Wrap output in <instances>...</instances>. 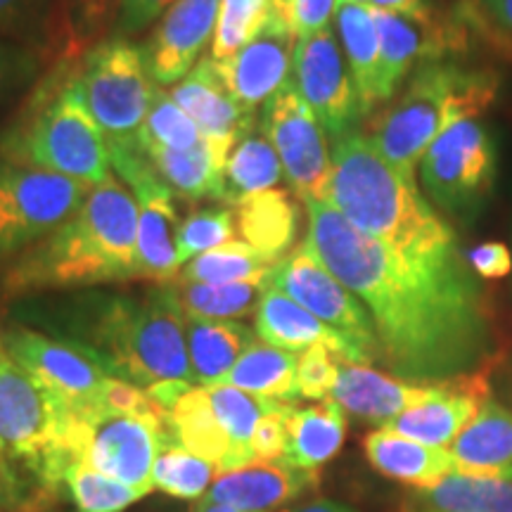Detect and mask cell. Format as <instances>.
<instances>
[{
	"instance_id": "obj_1",
	"label": "cell",
	"mask_w": 512,
	"mask_h": 512,
	"mask_svg": "<svg viewBox=\"0 0 512 512\" xmlns=\"http://www.w3.org/2000/svg\"><path fill=\"white\" fill-rule=\"evenodd\" d=\"M306 214L304 245L361 299L380 358L403 380L489 370L491 311L458 245L408 252L361 233L328 202H306Z\"/></svg>"
},
{
	"instance_id": "obj_2",
	"label": "cell",
	"mask_w": 512,
	"mask_h": 512,
	"mask_svg": "<svg viewBox=\"0 0 512 512\" xmlns=\"http://www.w3.org/2000/svg\"><path fill=\"white\" fill-rule=\"evenodd\" d=\"M138 278V202L117 178L93 185L81 209L15 256L5 294H29Z\"/></svg>"
},
{
	"instance_id": "obj_3",
	"label": "cell",
	"mask_w": 512,
	"mask_h": 512,
	"mask_svg": "<svg viewBox=\"0 0 512 512\" xmlns=\"http://www.w3.org/2000/svg\"><path fill=\"white\" fill-rule=\"evenodd\" d=\"M332 143L328 204L351 226L408 252L458 245L453 228L422 195L415 176L389 164L366 133L351 131Z\"/></svg>"
},
{
	"instance_id": "obj_4",
	"label": "cell",
	"mask_w": 512,
	"mask_h": 512,
	"mask_svg": "<svg viewBox=\"0 0 512 512\" xmlns=\"http://www.w3.org/2000/svg\"><path fill=\"white\" fill-rule=\"evenodd\" d=\"M83 344L100 358L107 373L150 389L162 382H190L192 366L185 337V313L171 285L143 297H95L79 313Z\"/></svg>"
},
{
	"instance_id": "obj_5",
	"label": "cell",
	"mask_w": 512,
	"mask_h": 512,
	"mask_svg": "<svg viewBox=\"0 0 512 512\" xmlns=\"http://www.w3.org/2000/svg\"><path fill=\"white\" fill-rule=\"evenodd\" d=\"M501 93V76L486 67L430 62L415 69L392 105L373 114L366 136L389 164L415 176L425 152L441 133L477 119Z\"/></svg>"
},
{
	"instance_id": "obj_6",
	"label": "cell",
	"mask_w": 512,
	"mask_h": 512,
	"mask_svg": "<svg viewBox=\"0 0 512 512\" xmlns=\"http://www.w3.org/2000/svg\"><path fill=\"white\" fill-rule=\"evenodd\" d=\"M0 150L10 162L55 171L91 188L112 176L107 140L88 110L76 69L38 88Z\"/></svg>"
},
{
	"instance_id": "obj_7",
	"label": "cell",
	"mask_w": 512,
	"mask_h": 512,
	"mask_svg": "<svg viewBox=\"0 0 512 512\" xmlns=\"http://www.w3.org/2000/svg\"><path fill=\"white\" fill-rule=\"evenodd\" d=\"M67 408L8 354L0 339V460L12 479L34 477L46 489L62 484Z\"/></svg>"
},
{
	"instance_id": "obj_8",
	"label": "cell",
	"mask_w": 512,
	"mask_h": 512,
	"mask_svg": "<svg viewBox=\"0 0 512 512\" xmlns=\"http://www.w3.org/2000/svg\"><path fill=\"white\" fill-rule=\"evenodd\" d=\"M171 439L174 434L164 408L133 413L98 403L67 413L64 451L69 463L93 467L147 496L155 491L152 467L162 446Z\"/></svg>"
},
{
	"instance_id": "obj_9",
	"label": "cell",
	"mask_w": 512,
	"mask_h": 512,
	"mask_svg": "<svg viewBox=\"0 0 512 512\" xmlns=\"http://www.w3.org/2000/svg\"><path fill=\"white\" fill-rule=\"evenodd\" d=\"M76 74L88 110L107 140V150H143L140 131L155 86L140 48L126 38H107L86 50Z\"/></svg>"
},
{
	"instance_id": "obj_10",
	"label": "cell",
	"mask_w": 512,
	"mask_h": 512,
	"mask_svg": "<svg viewBox=\"0 0 512 512\" xmlns=\"http://www.w3.org/2000/svg\"><path fill=\"white\" fill-rule=\"evenodd\" d=\"M427 200L453 219L472 223L482 214L498 178V145L479 119L451 126L420 162Z\"/></svg>"
},
{
	"instance_id": "obj_11",
	"label": "cell",
	"mask_w": 512,
	"mask_h": 512,
	"mask_svg": "<svg viewBox=\"0 0 512 512\" xmlns=\"http://www.w3.org/2000/svg\"><path fill=\"white\" fill-rule=\"evenodd\" d=\"M91 185L0 159V256L22 254L67 223L86 202Z\"/></svg>"
},
{
	"instance_id": "obj_12",
	"label": "cell",
	"mask_w": 512,
	"mask_h": 512,
	"mask_svg": "<svg viewBox=\"0 0 512 512\" xmlns=\"http://www.w3.org/2000/svg\"><path fill=\"white\" fill-rule=\"evenodd\" d=\"M261 131L278 152L283 174L302 202H328L332 157L328 133L306 105L292 79L264 102Z\"/></svg>"
},
{
	"instance_id": "obj_13",
	"label": "cell",
	"mask_w": 512,
	"mask_h": 512,
	"mask_svg": "<svg viewBox=\"0 0 512 512\" xmlns=\"http://www.w3.org/2000/svg\"><path fill=\"white\" fill-rule=\"evenodd\" d=\"M8 354L43 384L67 411L98 406L105 399L112 375L100 358L76 339H55L24 325L0 328Z\"/></svg>"
},
{
	"instance_id": "obj_14",
	"label": "cell",
	"mask_w": 512,
	"mask_h": 512,
	"mask_svg": "<svg viewBox=\"0 0 512 512\" xmlns=\"http://www.w3.org/2000/svg\"><path fill=\"white\" fill-rule=\"evenodd\" d=\"M268 285L285 292L318 320L347 337L370 361L380 358V344L368 309L306 245L292 249L275 266Z\"/></svg>"
},
{
	"instance_id": "obj_15",
	"label": "cell",
	"mask_w": 512,
	"mask_h": 512,
	"mask_svg": "<svg viewBox=\"0 0 512 512\" xmlns=\"http://www.w3.org/2000/svg\"><path fill=\"white\" fill-rule=\"evenodd\" d=\"M110 162L138 202V278L171 283L178 264V211L174 192L166 188L145 150H110Z\"/></svg>"
},
{
	"instance_id": "obj_16",
	"label": "cell",
	"mask_w": 512,
	"mask_h": 512,
	"mask_svg": "<svg viewBox=\"0 0 512 512\" xmlns=\"http://www.w3.org/2000/svg\"><path fill=\"white\" fill-rule=\"evenodd\" d=\"M375 27L380 36V69H377V100L380 107L394 98L408 74L422 64L444 62L448 55L465 53L467 34L456 22L425 12L375 10Z\"/></svg>"
},
{
	"instance_id": "obj_17",
	"label": "cell",
	"mask_w": 512,
	"mask_h": 512,
	"mask_svg": "<svg viewBox=\"0 0 512 512\" xmlns=\"http://www.w3.org/2000/svg\"><path fill=\"white\" fill-rule=\"evenodd\" d=\"M292 83L332 140L356 131L361 119L356 88L332 29L299 38Z\"/></svg>"
},
{
	"instance_id": "obj_18",
	"label": "cell",
	"mask_w": 512,
	"mask_h": 512,
	"mask_svg": "<svg viewBox=\"0 0 512 512\" xmlns=\"http://www.w3.org/2000/svg\"><path fill=\"white\" fill-rule=\"evenodd\" d=\"M297 31L278 10L268 12L266 22L252 41L226 62H214L226 91L247 112H256L261 102L290 81V69L297 48Z\"/></svg>"
},
{
	"instance_id": "obj_19",
	"label": "cell",
	"mask_w": 512,
	"mask_h": 512,
	"mask_svg": "<svg viewBox=\"0 0 512 512\" xmlns=\"http://www.w3.org/2000/svg\"><path fill=\"white\" fill-rule=\"evenodd\" d=\"M221 0H176L157 24L140 53L155 86L183 81L197 57L214 41Z\"/></svg>"
},
{
	"instance_id": "obj_20",
	"label": "cell",
	"mask_w": 512,
	"mask_h": 512,
	"mask_svg": "<svg viewBox=\"0 0 512 512\" xmlns=\"http://www.w3.org/2000/svg\"><path fill=\"white\" fill-rule=\"evenodd\" d=\"M489 399V370L448 377L441 382V392L432 401L396 415L382 427L418 441V444L448 448L453 439L475 420V415L482 411V406Z\"/></svg>"
},
{
	"instance_id": "obj_21",
	"label": "cell",
	"mask_w": 512,
	"mask_h": 512,
	"mask_svg": "<svg viewBox=\"0 0 512 512\" xmlns=\"http://www.w3.org/2000/svg\"><path fill=\"white\" fill-rule=\"evenodd\" d=\"M171 98L195 121L202 138L226 157L254 128V114L242 110L226 91L211 57H204L183 81L171 88Z\"/></svg>"
},
{
	"instance_id": "obj_22",
	"label": "cell",
	"mask_w": 512,
	"mask_h": 512,
	"mask_svg": "<svg viewBox=\"0 0 512 512\" xmlns=\"http://www.w3.org/2000/svg\"><path fill=\"white\" fill-rule=\"evenodd\" d=\"M441 382L403 380L368 366L342 361L330 399L356 418L384 425L396 415L432 401L441 392Z\"/></svg>"
},
{
	"instance_id": "obj_23",
	"label": "cell",
	"mask_w": 512,
	"mask_h": 512,
	"mask_svg": "<svg viewBox=\"0 0 512 512\" xmlns=\"http://www.w3.org/2000/svg\"><path fill=\"white\" fill-rule=\"evenodd\" d=\"M254 332L261 342L292 351V354L297 351L302 354L311 347H328L344 363H358V366L373 363L347 337L339 335L337 330H332L330 325H325L323 320H318L304 306L271 285L266 287L259 309L254 313Z\"/></svg>"
},
{
	"instance_id": "obj_24",
	"label": "cell",
	"mask_w": 512,
	"mask_h": 512,
	"mask_svg": "<svg viewBox=\"0 0 512 512\" xmlns=\"http://www.w3.org/2000/svg\"><path fill=\"white\" fill-rule=\"evenodd\" d=\"M316 484V472H304L280 460H254L245 467L221 472L200 501L247 512H268L294 501Z\"/></svg>"
},
{
	"instance_id": "obj_25",
	"label": "cell",
	"mask_w": 512,
	"mask_h": 512,
	"mask_svg": "<svg viewBox=\"0 0 512 512\" xmlns=\"http://www.w3.org/2000/svg\"><path fill=\"white\" fill-rule=\"evenodd\" d=\"M0 38L34 50L43 62L79 57L69 0H0Z\"/></svg>"
},
{
	"instance_id": "obj_26",
	"label": "cell",
	"mask_w": 512,
	"mask_h": 512,
	"mask_svg": "<svg viewBox=\"0 0 512 512\" xmlns=\"http://www.w3.org/2000/svg\"><path fill=\"white\" fill-rule=\"evenodd\" d=\"M458 475L512 479V411L489 399L448 446Z\"/></svg>"
},
{
	"instance_id": "obj_27",
	"label": "cell",
	"mask_w": 512,
	"mask_h": 512,
	"mask_svg": "<svg viewBox=\"0 0 512 512\" xmlns=\"http://www.w3.org/2000/svg\"><path fill=\"white\" fill-rule=\"evenodd\" d=\"M363 453L380 475L418 491L434 489L441 479L456 472L448 448L418 444L384 427L366 434Z\"/></svg>"
},
{
	"instance_id": "obj_28",
	"label": "cell",
	"mask_w": 512,
	"mask_h": 512,
	"mask_svg": "<svg viewBox=\"0 0 512 512\" xmlns=\"http://www.w3.org/2000/svg\"><path fill=\"white\" fill-rule=\"evenodd\" d=\"M235 230L254 252L278 264L297 240L299 207L283 188L256 192L233 207Z\"/></svg>"
},
{
	"instance_id": "obj_29",
	"label": "cell",
	"mask_w": 512,
	"mask_h": 512,
	"mask_svg": "<svg viewBox=\"0 0 512 512\" xmlns=\"http://www.w3.org/2000/svg\"><path fill=\"white\" fill-rule=\"evenodd\" d=\"M347 439V411L325 399L306 408H294L287 418V444L283 460L304 472H318L337 456Z\"/></svg>"
},
{
	"instance_id": "obj_30",
	"label": "cell",
	"mask_w": 512,
	"mask_h": 512,
	"mask_svg": "<svg viewBox=\"0 0 512 512\" xmlns=\"http://www.w3.org/2000/svg\"><path fill=\"white\" fill-rule=\"evenodd\" d=\"M337 34L354 81L361 117L380 110L377 100V69H380V36H377L373 8L363 3L339 0L335 10Z\"/></svg>"
},
{
	"instance_id": "obj_31",
	"label": "cell",
	"mask_w": 512,
	"mask_h": 512,
	"mask_svg": "<svg viewBox=\"0 0 512 512\" xmlns=\"http://www.w3.org/2000/svg\"><path fill=\"white\" fill-rule=\"evenodd\" d=\"M185 337L197 387L221 384L240 356L256 342V332L240 320L185 316Z\"/></svg>"
},
{
	"instance_id": "obj_32",
	"label": "cell",
	"mask_w": 512,
	"mask_h": 512,
	"mask_svg": "<svg viewBox=\"0 0 512 512\" xmlns=\"http://www.w3.org/2000/svg\"><path fill=\"white\" fill-rule=\"evenodd\" d=\"M150 164L166 188L183 200H209L219 202L223 169L228 157L207 140L192 150H166V147H143Z\"/></svg>"
},
{
	"instance_id": "obj_33",
	"label": "cell",
	"mask_w": 512,
	"mask_h": 512,
	"mask_svg": "<svg viewBox=\"0 0 512 512\" xmlns=\"http://www.w3.org/2000/svg\"><path fill=\"white\" fill-rule=\"evenodd\" d=\"M166 418H169V430L178 444L188 448L195 456L209 460L219 475L235 470L233 448H230L228 437L223 434L219 420H216L207 389L190 384L166 408Z\"/></svg>"
},
{
	"instance_id": "obj_34",
	"label": "cell",
	"mask_w": 512,
	"mask_h": 512,
	"mask_svg": "<svg viewBox=\"0 0 512 512\" xmlns=\"http://www.w3.org/2000/svg\"><path fill=\"white\" fill-rule=\"evenodd\" d=\"M297 361L299 356L292 351L271 347L256 339L221 384H230L261 399L290 403L299 399Z\"/></svg>"
},
{
	"instance_id": "obj_35",
	"label": "cell",
	"mask_w": 512,
	"mask_h": 512,
	"mask_svg": "<svg viewBox=\"0 0 512 512\" xmlns=\"http://www.w3.org/2000/svg\"><path fill=\"white\" fill-rule=\"evenodd\" d=\"M280 176H283V164L271 140L266 138L261 126L252 128L230 152L226 169H223L219 202L235 207L249 195L275 188Z\"/></svg>"
},
{
	"instance_id": "obj_36",
	"label": "cell",
	"mask_w": 512,
	"mask_h": 512,
	"mask_svg": "<svg viewBox=\"0 0 512 512\" xmlns=\"http://www.w3.org/2000/svg\"><path fill=\"white\" fill-rule=\"evenodd\" d=\"M418 512H512V479L451 472L434 489L418 491Z\"/></svg>"
},
{
	"instance_id": "obj_37",
	"label": "cell",
	"mask_w": 512,
	"mask_h": 512,
	"mask_svg": "<svg viewBox=\"0 0 512 512\" xmlns=\"http://www.w3.org/2000/svg\"><path fill=\"white\" fill-rule=\"evenodd\" d=\"M204 389H207L209 394L216 420H219L221 430L228 437L230 448H233L235 467H245L249 463H254L256 456L252 448V439L256 427H259V422L283 401L261 399V396L247 394L238 387H230V384H211V387Z\"/></svg>"
},
{
	"instance_id": "obj_38",
	"label": "cell",
	"mask_w": 512,
	"mask_h": 512,
	"mask_svg": "<svg viewBox=\"0 0 512 512\" xmlns=\"http://www.w3.org/2000/svg\"><path fill=\"white\" fill-rule=\"evenodd\" d=\"M178 304L185 316L209 320H240L256 313L264 297L268 280H247V283L209 285L171 280Z\"/></svg>"
},
{
	"instance_id": "obj_39",
	"label": "cell",
	"mask_w": 512,
	"mask_h": 512,
	"mask_svg": "<svg viewBox=\"0 0 512 512\" xmlns=\"http://www.w3.org/2000/svg\"><path fill=\"white\" fill-rule=\"evenodd\" d=\"M280 264V261H278ZM275 261L254 252L247 242L230 240L226 245L209 249L183 266L176 280L209 285L247 283V280H268L275 271Z\"/></svg>"
},
{
	"instance_id": "obj_40",
	"label": "cell",
	"mask_w": 512,
	"mask_h": 512,
	"mask_svg": "<svg viewBox=\"0 0 512 512\" xmlns=\"http://www.w3.org/2000/svg\"><path fill=\"white\" fill-rule=\"evenodd\" d=\"M216 479V467L176 439L166 441L152 467V484L155 489L174 498H192L200 501L207 494L211 482Z\"/></svg>"
},
{
	"instance_id": "obj_41",
	"label": "cell",
	"mask_w": 512,
	"mask_h": 512,
	"mask_svg": "<svg viewBox=\"0 0 512 512\" xmlns=\"http://www.w3.org/2000/svg\"><path fill=\"white\" fill-rule=\"evenodd\" d=\"M62 484L79 512H121L143 498L138 489L119 479L102 475L83 463H69L62 475Z\"/></svg>"
},
{
	"instance_id": "obj_42",
	"label": "cell",
	"mask_w": 512,
	"mask_h": 512,
	"mask_svg": "<svg viewBox=\"0 0 512 512\" xmlns=\"http://www.w3.org/2000/svg\"><path fill=\"white\" fill-rule=\"evenodd\" d=\"M202 140L200 128L176 105L171 93L155 86L150 110H147L143 131H140V145L166 147V150H192Z\"/></svg>"
},
{
	"instance_id": "obj_43",
	"label": "cell",
	"mask_w": 512,
	"mask_h": 512,
	"mask_svg": "<svg viewBox=\"0 0 512 512\" xmlns=\"http://www.w3.org/2000/svg\"><path fill=\"white\" fill-rule=\"evenodd\" d=\"M271 12V0H221L219 22L211 41V60L226 62L252 41Z\"/></svg>"
},
{
	"instance_id": "obj_44",
	"label": "cell",
	"mask_w": 512,
	"mask_h": 512,
	"mask_svg": "<svg viewBox=\"0 0 512 512\" xmlns=\"http://www.w3.org/2000/svg\"><path fill=\"white\" fill-rule=\"evenodd\" d=\"M235 235L233 209H195L185 216L178 233V264L185 266L209 249L226 245Z\"/></svg>"
},
{
	"instance_id": "obj_45",
	"label": "cell",
	"mask_w": 512,
	"mask_h": 512,
	"mask_svg": "<svg viewBox=\"0 0 512 512\" xmlns=\"http://www.w3.org/2000/svg\"><path fill=\"white\" fill-rule=\"evenodd\" d=\"M342 358L328 347H311L299 354L297 361V394L299 399L325 401L335 389Z\"/></svg>"
},
{
	"instance_id": "obj_46",
	"label": "cell",
	"mask_w": 512,
	"mask_h": 512,
	"mask_svg": "<svg viewBox=\"0 0 512 512\" xmlns=\"http://www.w3.org/2000/svg\"><path fill=\"white\" fill-rule=\"evenodd\" d=\"M121 0H72V24L76 50L86 53L93 38H98L107 24L117 19Z\"/></svg>"
},
{
	"instance_id": "obj_47",
	"label": "cell",
	"mask_w": 512,
	"mask_h": 512,
	"mask_svg": "<svg viewBox=\"0 0 512 512\" xmlns=\"http://www.w3.org/2000/svg\"><path fill=\"white\" fill-rule=\"evenodd\" d=\"M41 62L34 50L0 38V100L8 98L17 88L27 86Z\"/></svg>"
},
{
	"instance_id": "obj_48",
	"label": "cell",
	"mask_w": 512,
	"mask_h": 512,
	"mask_svg": "<svg viewBox=\"0 0 512 512\" xmlns=\"http://www.w3.org/2000/svg\"><path fill=\"white\" fill-rule=\"evenodd\" d=\"M290 411V403H278V406L259 422L252 439L256 460H280L285 456L287 418H290Z\"/></svg>"
},
{
	"instance_id": "obj_49",
	"label": "cell",
	"mask_w": 512,
	"mask_h": 512,
	"mask_svg": "<svg viewBox=\"0 0 512 512\" xmlns=\"http://www.w3.org/2000/svg\"><path fill=\"white\" fill-rule=\"evenodd\" d=\"M470 271L482 280H503L512 275V249L505 242L491 240L465 252Z\"/></svg>"
},
{
	"instance_id": "obj_50",
	"label": "cell",
	"mask_w": 512,
	"mask_h": 512,
	"mask_svg": "<svg viewBox=\"0 0 512 512\" xmlns=\"http://www.w3.org/2000/svg\"><path fill=\"white\" fill-rule=\"evenodd\" d=\"M174 0H121L117 19H114V36L128 38L150 27Z\"/></svg>"
},
{
	"instance_id": "obj_51",
	"label": "cell",
	"mask_w": 512,
	"mask_h": 512,
	"mask_svg": "<svg viewBox=\"0 0 512 512\" xmlns=\"http://www.w3.org/2000/svg\"><path fill=\"white\" fill-rule=\"evenodd\" d=\"M339 0H292V27L297 36H311L330 29Z\"/></svg>"
},
{
	"instance_id": "obj_52",
	"label": "cell",
	"mask_w": 512,
	"mask_h": 512,
	"mask_svg": "<svg viewBox=\"0 0 512 512\" xmlns=\"http://www.w3.org/2000/svg\"><path fill=\"white\" fill-rule=\"evenodd\" d=\"M479 5L498 29L512 36V0H479Z\"/></svg>"
},
{
	"instance_id": "obj_53",
	"label": "cell",
	"mask_w": 512,
	"mask_h": 512,
	"mask_svg": "<svg viewBox=\"0 0 512 512\" xmlns=\"http://www.w3.org/2000/svg\"><path fill=\"white\" fill-rule=\"evenodd\" d=\"M368 5L375 10L408 12V15H413V12L430 10V5H427L425 0H368Z\"/></svg>"
},
{
	"instance_id": "obj_54",
	"label": "cell",
	"mask_w": 512,
	"mask_h": 512,
	"mask_svg": "<svg viewBox=\"0 0 512 512\" xmlns=\"http://www.w3.org/2000/svg\"><path fill=\"white\" fill-rule=\"evenodd\" d=\"M283 512H356V510H351L349 505H342V503L328 501V498H318V501H313V503H309V505H304V508H297V510H283Z\"/></svg>"
},
{
	"instance_id": "obj_55",
	"label": "cell",
	"mask_w": 512,
	"mask_h": 512,
	"mask_svg": "<svg viewBox=\"0 0 512 512\" xmlns=\"http://www.w3.org/2000/svg\"><path fill=\"white\" fill-rule=\"evenodd\" d=\"M0 484H3V489L8 491L10 498L17 496V482L12 479V475L8 472V467H5L3 460H0Z\"/></svg>"
},
{
	"instance_id": "obj_56",
	"label": "cell",
	"mask_w": 512,
	"mask_h": 512,
	"mask_svg": "<svg viewBox=\"0 0 512 512\" xmlns=\"http://www.w3.org/2000/svg\"><path fill=\"white\" fill-rule=\"evenodd\" d=\"M190 512H247V510H238V508H228V505L200 501V503H195V508H192Z\"/></svg>"
},
{
	"instance_id": "obj_57",
	"label": "cell",
	"mask_w": 512,
	"mask_h": 512,
	"mask_svg": "<svg viewBox=\"0 0 512 512\" xmlns=\"http://www.w3.org/2000/svg\"><path fill=\"white\" fill-rule=\"evenodd\" d=\"M271 8L278 10L280 15H285L292 22V0H271Z\"/></svg>"
},
{
	"instance_id": "obj_58",
	"label": "cell",
	"mask_w": 512,
	"mask_h": 512,
	"mask_svg": "<svg viewBox=\"0 0 512 512\" xmlns=\"http://www.w3.org/2000/svg\"><path fill=\"white\" fill-rule=\"evenodd\" d=\"M5 501H12V498L8 496V491H5L3 486H0V503H5Z\"/></svg>"
},
{
	"instance_id": "obj_59",
	"label": "cell",
	"mask_w": 512,
	"mask_h": 512,
	"mask_svg": "<svg viewBox=\"0 0 512 512\" xmlns=\"http://www.w3.org/2000/svg\"><path fill=\"white\" fill-rule=\"evenodd\" d=\"M349 3H363V5H368V0H349Z\"/></svg>"
},
{
	"instance_id": "obj_60",
	"label": "cell",
	"mask_w": 512,
	"mask_h": 512,
	"mask_svg": "<svg viewBox=\"0 0 512 512\" xmlns=\"http://www.w3.org/2000/svg\"><path fill=\"white\" fill-rule=\"evenodd\" d=\"M69 5H72V0H69Z\"/></svg>"
},
{
	"instance_id": "obj_61",
	"label": "cell",
	"mask_w": 512,
	"mask_h": 512,
	"mask_svg": "<svg viewBox=\"0 0 512 512\" xmlns=\"http://www.w3.org/2000/svg\"><path fill=\"white\" fill-rule=\"evenodd\" d=\"M0 486H3V484H0Z\"/></svg>"
}]
</instances>
